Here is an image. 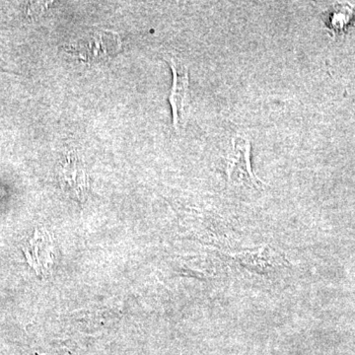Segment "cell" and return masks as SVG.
<instances>
[{"label": "cell", "mask_w": 355, "mask_h": 355, "mask_svg": "<svg viewBox=\"0 0 355 355\" xmlns=\"http://www.w3.org/2000/svg\"><path fill=\"white\" fill-rule=\"evenodd\" d=\"M121 48L120 36L111 30L102 29L90 33L70 50L83 62L95 64L116 55Z\"/></svg>", "instance_id": "1"}, {"label": "cell", "mask_w": 355, "mask_h": 355, "mask_svg": "<svg viewBox=\"0 0 355 355\" xmlns=\"http://www.w3.org/2000/svg\"><path fill=\"white\" fill-rule=\"evenodd\" d=\"M173 71V84L169 100L173 112V123L177 130L181 128L186 116V109L190 103L189 91V70L181 58L170 55L166 58Z\"/></svg>", "instance_id": "2"}, {"label": "cell", "mask_w": 355, "mask_h": 355, "mask_svg": "<svg viewBox=\"0 0 355 355\" xmlns=\"http://www.w3.org/2000/svg\"><path fill=\"white\" fill-rule=\"evenodd\" d=\"M232 146V153L227 162L229 181L249 184L256 188H260L263 181L254 175L252 169L250 161V142L241 137H238L233 139Z\"/></svg>", "instance_id": "3"}, {"label": "cell", "mask_w": 355, "mask_h": 355, "mask_svg": "<svg viewBox=\"0 0 355 355\" xmlns=\"http://www.w3.org/2000/svg\"><path fill=\"white\" fill-rule=\"evenodd\" d=\"M324 22L326 27L333 32V36L347 34L349 28L355 26V7L349 4L336 3L324 13Z\"/></svg>", "instance_id": "4"}, {"label": "cell", "mask_w": 355, "mask_h": 355, "mask_svg": "<svg viewBox=\"0 0 355 355\" xmlns=\"http://www.w3.org/2000/svg\"><path fill=\"white\" fill-rule=\"evenodd\" d=\"M51 2L40 1V2H31L28 9V13L33 17H37V16L41 15L42 13L48 8L49 4Z\"/></svg>", "instance_id": "5"}]
</instances>
